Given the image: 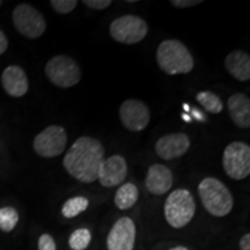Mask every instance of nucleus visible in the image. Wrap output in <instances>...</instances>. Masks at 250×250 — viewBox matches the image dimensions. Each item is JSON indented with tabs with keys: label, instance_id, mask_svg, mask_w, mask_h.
<instances>
[{
	"label": "nucleus",
	"instance_id": "obj_32",
	"mask_svg": "<svg viewBox=\"0 0 250 250\" xmlns=\"http://www.w3.org/2000/svg\"><path fill=\"white\" fill-rule=\"evenodd\" d=\"M183 109H184V110H186L187 112H189V110H190V105L187 104V103H183Z\"/></svg>",
	"mask_w": 250,
	"mask_h": 250
},
{
	"label": "nucleus",
	"instance_id": "obj_13",
	"mask_svg": "<svg viewBox=\"0 0 250 250\" xmlns=\"http://www.w3.org/2000/svg\"><path fill=\"white\" fill-rule=\"evenodd\" d=\"M190 139L186 133H169L162 136L155 144V152L164 160H174L186 154Z\"/></svg>",
	"mask_w": 250,
	"mask_h": 250
},
{
	"label": "nucleus",
	"instance_id": "obj_4",
	"mask_svg": "<svg viewBox=\"0 0 250 250\" xmlns=\"http://www.w3.org/2000/svg\"><path fill=\"white\" fill-rule=\"evenodd\" d=\"M164 210L169 226L179 229L192 220L196 213V202L189 190L176 189L167 197Z\"/></svg>",
	"mask_w": 250,
	"mask_h": 250
},
{
	"label": "nucleus",
	"instance_id": "obj_1",
	"mask_svg": "<svg viewBox=\"0 0 250 250\" xmlns=\"http://www.w3.org/2000/svg\"><path fill=\"white\" fill-rule=\"evenodd\" d=\"M104 161V147L98 139L80 137L72 144L62 165L72 177L83 183L98 181L99 170Z\"/></svg>",
	"mask_w": 250,
	"mask_h": 250
},
{
	"label": "nucleus",
	"instance_id": "obj_33",
	"mask_svg": "<svg viewBox=\"0 0 250 250\" xmlns=\"http://www.w3.org/2000/svg\"><path fill=\"white\" fill-rule=\"evenodd\" d=\"M1 4H2V2H1V1H0V6H1Z\"/></svg>",
	"mask_w": 250,
	"mask_h": 250
},
{
	"label": "nucleus",
	"instance_id": "obj_25",
	"mask_svg": "<svg viewBox=\"0 0 250 250\" xmlns=\"http://www.w3.org/2000/svg\"><path fill=\"white\" fill-rule=\"evenodd\" d=\"M83 2L87 7L95 9V11H102L112 4L111 0H83Z\"/></svg>",
	"mask_w": 250,
	"mask_h": 250
},
{
	"label": "nucleus",
	"instance_id": "obj_30",
	"mask_svg": "<svg viewBox=\"0 0 250 250\" xmlns=\"http://www.w3.org/2000/svg\"><path fill=\"white\" fill-rule=\"evenodd\" d=\"M182 120L184 121V122H187V123H190V122L192 121V118H191V116H190V115H187V114H183L182 116Z\"/></svg>",
	"mask_w": 250,
	"mask_h": 250
},
{
	"label": "nucleus",
	"instance_id": "obj_21",
	"mask_svg": "<svg viewBox=\"0 0 250 250\" xmlns=\"http://www.w3.org/2000/svg\"><path fill=\"white\" fill-rule=\"evenodd\" d=\"M92 234L87 228H78L68 237V245L72 250H85L89 246Z\"/></svg>",
	"mask_w": 250,
	"mask_h": 250
},
{
	"label": "nucleus",
	"instance_id": "obj_16",
	"mask_svg": "<svg viewBox=\"0 0 250 250\" xmlns=\"http://www.w3.org/2000/svg\"><path fill=\"white\" fill-rule=\"evenodd\" d=\"M228 112L233 123L240 129L250 126V100L246 94H233L227 102Z\"/></svg>",
	"mask_w": 250,
	"mask_h": 250
},
{
	"label": "nucleus",
	"instance_id": "obj_29",
	"mask_svg": "<svg viewBox=\"0 0 250 250\" xmlns=\"http://www.w3.org/2000/svg\"><path fill=\"white\" fill-rule=\"evenodd\" d=\"M8 48V41H7V37L4 33H2V30H0V55H2L4 52L7 50Z\"/></svg>",
	"mask_w": 250,
	"mask_h": 250
},
{
	"label": "nucleus",
	"instance_id": "obj_31",
	"mask_svg": "<svg viewBox=\"0 0 250 250\" xmlns=\"http://www.w3.org/2000/svg\"><path fill=\"white\" fill-rule=\"evenodd\" d=\"M169 250H189L187 248V247H183V246H177V247H174V248H171Z\"/></svg>",
	"mask_w": 250,
	"mask_h": 250
},
{
	"label": "nucleus",
	"instance_id": "obj_27",
	"mask_svg": "<svg viewBox=\"0 0 250 250\" xmlns=\"http://www.w3.org/2000/svg\"><path fill=\"white\" fill-rule=\"evenodd\" d=\"M189 112H190V116H192L193 118H195V120L199 121V122H206V116H205L204 114H203L201 110H199L198 108L191 107V105H190Z\"/></svg>",
	"mask_w": 250,
	"mask_h": 250
},
{
	"label": "nucleus",
	"instance_id": "obj_17",
	"mask_svg": "<svg viewBox=\"0 0 250 250\" xmlns=\"http://www.w3.org/2000/svg\"><path fill=\"white\" fill-rule=\"evenodd\" d=\"M225 67L228 73L239 81L250 79V57L241 50L232 51L225 58Z\"/></svg>",
	"mask_w": 250,
	"mask_h": 250
},
{
	"label": "nucleus",
	"instance_id": "obj_12",
	"mask_svg": "<svg viewBox=\"0 0 250 250\" xmlns=\"http://www.w3.org/2000/svg\"><path fill=\"white\" fill-rule=\"evenodd\" d=\"M127 175V165L123 156L120 154L111 155L102 162L99 170L98 181L101 186L112 188L120 186Z\"/></svg>",
	"mask_w": 250,
	"mask_h": 250
},
{
	"label": "nucleus",
	"instance_id": "obj_23",
	"mask_svg": "<svg viewBox=\"0 0 250 250\" xmlns=\"http://www.w3.org/2000/svg\"><path fill=\"white\" fill-rule=\"evenodd\" d=\"M77 0H51L52 8L58 14H68L77 7Z\"/></svg>",
	"mask_w": 250,
	"mask_h": 250
},
{
	"label": "nucleus",
	"instance_id": "obj_20",
	"mask_svg": "<svg viewBox=\"0 0 250 250\" xmlns=\"http://www.w3.org/2000/svg\"><path fill=\"white\" fill-rule=\"evenodd\" d=\"M197 101L210 114H219L224 109V103L220 98L210 90H203L197 94Z\"/></svg>",
	"mask_w": 250,
	"mask_h": 250
},
{
	"label": "nucleus",
	"instance_id": "obj_9",
	"mask_svg": "<svg viewBox=\"0 0 250 250\" xmlns=\"http://www.w3.org/2000/svg\"><path fill=\"white\" fill-rule=\"evenodd\" d=\"M67 133L61 125H50L34 139V149L43 158H55L65 151Z\"/></svg>",
	"mask_w": 250,
	"mask_h": 250
},
{
	"label": "nucleus",
	"instance_id": "obj_24",
	"mask_svg": "<svg viewBox=\"0 0 250 250\" xmlns=\"http://www.w3.org/2000/svg\"><path fill=\"white\" fill-rule=\"evenodd\" d=\"M39 250H57L54 237L49 234H42L39 239Z\"/></svg>",
	"mask_w": 250,
	"mask_h": 250
},
{
	"label": "nucleus",
	"instance_id": "obj_3",
	"mask_svg": "<svg viewBox=\"0 0 250 250\" xmlns=\"http://www.w3.org/2000/svg\"><path fill=\"white\" fill-rule=\"evenodd\" d=\"M198 193L205 210L214 217H225L232 211L233 196L220 180L206 177L199 183Z\"/></svg>",
	"mask_w": 250,
	"mask_h": 250
},
{
	"label": "nucleus",
	"instance_id": "obj_26",
	"mask_svg": "<svg viewBox=\"0 0 250 250\" xmlns=\"http://www.w3.org/2000/svg\"><path fill=\"white\" fill-rule=\"evenodd\" d=\"M201 2V0H173V1H170V4L177 8H188L199 5Z\"/></svg>",
	"mask_w": 250,
	"mask_h": 250
},
{
	"label": "nucleus",
	"instance_id": "obj_10",
	"mask_svg": "<svg viewBox=\"0 0 250 250\" xmlns=\"http://www.w3.org/2000/svg\"><path fill=\"white\" fill-rule=\"evenodd\" d=\"M122 123L127 130L139 132L147 127L151 121V112L143 101L134 99L125 100L120 108Z\"/></svg>",
	"mask_w": 250,
	"mask_h": 250
},
{
	"label": "nucleus",
	"instance_id": "obj_19",
	"mask_svg": "<svg viewBox=\"0 0 250 250\" xmlns=\"http://www.w3.org/2000/svg\"><path fill=\"white\" fill-rule=\"evenodd\" d=\"M89 201L83 196L72 197L67 199L62 208V214L64 218L71 219L77 217L88 208Z\"/></svg>",
	"mask_w": 250,
	"mask_h": 250
},
{
	"label": "nucleus",
	"instance_id": "obj_11",
	"mask_svg": "<svg viewBox=\"0 0 250 250\" xmlns=\"http://www.w3.org/2000/svg\"><path fill=\"white\" fill-rule=\"evenodd\" d=\"M136 225L129 217L118 219L107 236L108 250H133L136 243Z\"/></svg>",
	"mask_w": 250,
	"mask_h": 250
},
{
	"label": "nucleus",
	"instance_id": "obj_14",
	"mask_svg": "<svg viewBox=\"0 0 250 250\" xmlns=\"http://www.w3.org/2000/svg\"><path fill=\"white\" fill-rule=\"evenodd\" d=\"M145 186L153 195H165L169 191L173 186V173L165 165H152L146 175Z\"/></svg>",
	"mask_w": 250,
	"mask_h": 250
},
{
	"label": "nucleus",
	"instance_id": "obj_15",
	"mask_svg": "<svg viewBox=\"0 0 250 250\" xmlns=\"http://www.w3.org/2000/svg\"><path fill=\"white\" fill-rule=\"evenodd\" d=\"M1 83L5 92L13 98H21L29 88L27 74L17 65H11L5 68L1 74Z\"/></svg>",
	"mask_w": 250,
	"mask_h": 250
},
{
	"label": "nucleus",
	"instance_id": "obj_18",
	"mask_svg": "<svg viewBox=\"0 0 250 250\" xmlns=\"http://www.w3.org/2000/svg\"><path fill=\"white\" fill-rule=\"evenodd\" d=\"M138 188L133 183H125L118 188L114 203L120 210H129L138 201Z\"/></svg>",
	"mask_w": 250,
	"mask_h": 250
},
{
	"label": "nucleus",
	"instance_id": "obj_7",
	"mask_svg": "<svg viewBox=\"0 0 250 250\" xmlns=\"http://www.w3.org/2000/svg\"><path fill=\"white\" fill-rule=\"evenodd\" d=\"M148 27L145 20L133 14L117 18L110 24V35L116 42L136 44L145 39Z\"/></svg>",
	"mask_w": 250,
	"mask_h": 250
},
{
	"label": "nucleus",
	"instance_id": "obj_2",
	"mask_svg": "<svg viewBox=\"0 0 250 250\" xmlns=\"http://www.w3.org/2000/svg\"><path fill=\"white\" fill-rule=\"evenodd\" d=\"M156 62L169 76L190 73L195 65L191 52L177 40H166L160 43L156 50Z\"/></svg>",
	"mask_w": 250,
	"mask_h": 250
},
{
	"label": "nucleus",
	"instance_id": "obj_6",
	"mask_svg": "<svg viewBox=\"0 0 250 250\" xmlns=\"http://www.w3.org/2000/svg\"><path fill=\"white\" fill-rule=\"evenodd\" d=\"M223 166L232 180L240 181L250 174V146L242 142H233L226 146L223 155Z\"/></svg>",
	"mask_w": 250,
	"mask_h": 250
},
{
	"label": "nucleus",
	"instance_id": "obj_8",
	"mask_svg": "<svg viewBox=\"0 0 250 250\" xmlns=\"http://www.w3.org/2000/svg\"><path fill=\"white\" fill-rule=\"evenodd\" d=\"M14 27L21 35L28 39H39L46 29V22L35 7L28 4H20L13 11Z\"/></svg>",
	"mask_w": 250,
	"mask_h": 250
},
{
	"label": "nucleus",
	"instance_id": "obj_5",
	"mask_svg": "<svg viewBox=\"0 0 250 250\" xmlns=\"http://www.w3.org/2000/svg\"><path fill=\"white\" fill-rule=\"evenodd\" d=\"M45 74L54 85L61 88L76 86L81 79L79 65L73 58L65 55L52 57L45 65Z\"/></svg>",
	"mask_w": 250,
	"mask_h": 250
},
{
	"label": "nucleus",
	"instance_id": "obj_28",
	"mask_svg": "<svg viewBox=\"0 0 250 250\" xmlns=\"http://www.w3.org/2000/svg\"><path fill=\"white\" fill-rule=\"evenodd\" d=\"M240 249L241 250H250V234L247 233L240 239L239 242Z\"/></svg>",
	"mask_w": 250,
	"mask_h": 250
},
{
	"label": "nucleus",
	"instance_id": "obj_22",
	"mask_svg": "<svg viewBox=\"0 0 250 250\" xmlns=\"http://www.w3.org/2000/svg\"><path fill=\"white\" fill-rule=\"evenodd\" d=\"M19 223V213L14 208H0V229L5 233H9L14 229Z\"/></svg>",
	"mask_w": 250,
	"mask_h": 250
}]
</instances>
